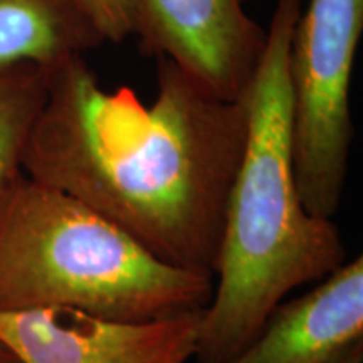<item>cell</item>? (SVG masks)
<instances>
[{
    "mask_svg": "<svg viewBox=\"0 0 363 363\" xmlns=\"http://www.w3.org/2000/svg\"><path fill=\"white\" fill-rule=\"evenodd\" d=\"M214 276L158 259L69 195L22 175L0 202V311L67 308L120 321L203 310Z\"/></svg>",
    "mask_w": 363,
    "mask_h": 363,
    "instance_id": "cell-3",
    "label": "cell"
},
{
    "mask_svg": "<svg viewBox=\"0 0 363 363\" xmlns=\"http://www.w3.org/2000/svg\"><path fill=\"white\" fill-rule=\"evenodd\" d=\"M157 98L104 89L84 57L49 69L22 170L128 233L158 259L214 276L247 138L246 101L207 93L157 56Z\"/></svg>",
    "mask_w": 363,
    "mask_h": 363,
    "instance_id": "cell-1",
    "label": "cell"
},
{
    "mask_svg": "<svg viewBox=\"0 0 363 363\" xmlns=\"http://www.w3.org/2000/svg\"><path fill=\"white\" fill-rule=\"evenodd\" d=\"M301 0H276L266 48L246 91L247 138L227 202L197 363H227L293 289L318 283L347 261L338 227L308 214L293 167L289 49Z\"/></svg>",
    "mask_w": 363,
    "mask_h": 363,
    "instance_id": "cell-2",
    "label": "cell"
},
{
    "mask_svg": "<svg viewBox=\"0 0 363 363\" xmlns=\"http://www.w3.org/2000/svg\"><path fill=\"white\" fill-rule=\"evenodd\" d=\"M246 0H136L140 48L180 67L207 93L246 96L264 54L267 33Z\"/></svg>",
    "mask_w": 363,
    "mask_h": 363,
    "instance_id": "cell-5",
    "label": "cell"
},
{
    "mask_svg": "<svg viewBox=\"0 0 363 363\" xmlns=\"http://www.w3.org/2000/svg\"><path fill=\"white\" fill-rule=\"evenodd\" d=\"M103 43L74 0H0V69H52Z\"/></svg>",
    "mask_w": 363,
    "mask_h": 363,
    "instance_id": "cell-8",
    "label": "cell"
},
{
    "mask_svg": "<svg viewBox=\"0 0 363 363\" xmlns=\"http://www.w3.org/2000/svg\"><path fill=\"white\" fill-rule=\"evenodd\" d=\"M48 74L29 62L0 69V202L24 175L22 158L48 96Z\"/></svg>",
    "mask_w": 363,
    "mask_h": 363,
    "instance_id": "cell-9",
    "label": "cell"
},
{
    "mask_svg": "<svg viewBox=\"0 0 363 363\" xmlns=\"http://www.w3.org/2000/svg\"><path fill=\"white\" fill-rule=\"evenodd\" d=\"M103 40L121 43L136 33V0H74Z\"/></svg>",
    "mask_w": 363,
    "mask_h": 363,
    "instance_id": "cell-10",
    "label": "cell"
},
{
    "mask_svg": "<svg viewBox=\"0 0 363 363\" xmlns=\"http://www.w3.org/2000/svg\"><path fill=\"white\" fill-rule=\"evenodd\" d=\"M318 286L279 303L256 337L227 363H328L363 340V257L345 261Z\"/></svg>",
    "mask_w": 363,
    "mask_h": 363,
    "instance_id": "cell-7",
    "label": "cell"
},
{
    "mask_svg": "<svg viewBox=\"0 0 363 363\" xmlns=\"http://www.w3.org/2000/svg\"><path fill=\"white\" fill-rule=\"evenodd\" d=\"M202 313L120 321L67 308L0 311V343L17 363H187Z\"/></svg>",
    "mask_w": 363,
    "mask_h": 363,
    "instance_id": "cell-6",
    "label": "cell"
},
{
    "mask_svg": "<svg viewBox=\"0 0 363 363\" xmlns=\"http://www.w3.org/2000/svg\"><path fill=\"white\" fill-rule=\"evenodd\" d=\"M0 363H17L16 358L12 357V353L0 343Z\"/></svg>",
    "mask_w": 363,
    "mask_h": 363,
    "instance_id": "cell-12",
    "label": "cell"
},
{
    "mask_svg": "<svg viewBox=\"0 0 363 363\" xmlns=\"http://www.w3.org/2000/svg\"><path fill=\"white\" fill-rule=\"evenodd\" d=\"M363 33V0H308L289 49L293 167L308 214L333 219L353 140L350 83Z\"/></svg>",
    "mask_w": 363,
    "mask_h": 363,
    "instance_id": "cell-4",
    "label": "cell"
},
{
    "mask_svg": "<svg viewBox=\"0 0 363 363\" xmlns=\"http://www.w3.org/2000/svg\"><path fill=\"white\" fill-rule=\"evenodd\" d=\"M363 362V340L343 348L342 352L337 353L328 363H362Z\"/></svg>",
    "mask_w": 363,
    "mask_h": 363,
    "instance_id": "cell-11",
    "label": "cell"
}]
</instances>
